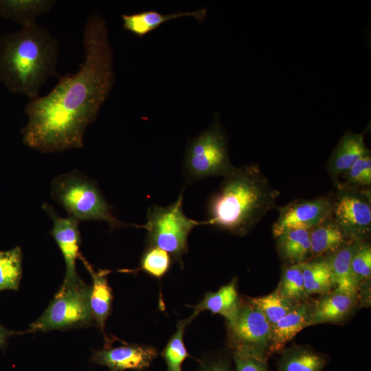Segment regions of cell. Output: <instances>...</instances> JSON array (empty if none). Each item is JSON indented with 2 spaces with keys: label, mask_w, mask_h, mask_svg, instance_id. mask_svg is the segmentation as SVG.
<instances>
[{
  "label": "cell",
  "mask_w": 371,
  "mask_h": 371,
  "mask_svg": "<svg viewBox=\"0 0 371 371\" xmlns=\"http://www.w3.org/2000/svg\"><path fill=\"white\" fill-rule=\"evenodd\" d=\"M234 168L226 135L217 119L189 141L182 164L185 185L212 177H224Z\"/></svg>",
  "instance_id": "6"
},
{
  "label": "cell",
  "mask_w": 371,
  "mask_h": 371,
  "mask_svg": "<svg viewBox=\"0 0 371 371\" xmlns=\"http://www.w3.org/2000/svg\"><path fill=\"white\" fill-rule=\"evenodd\" d=\"M172 260L166 251L156 247L146 246L139 261V269L160 279L170 270Z\"/></svg>",
  "instance_id": "29"
},
{
  "label": "cell",
  "mask_w": 371,
  "mask_h": 371,
  "mask_svg": "<svg viewBox=\"0 0 371 371\" xmlns=\"http://www.w3.org/2000/svg\"><path fill=\"white\" fill-rule=\"evenodd\" d=\"M59 45L45 27L36 23L0 38V81L13 93L30 99L56 74Z\"/></svg>",
  "instance_id": "3"
},
{
  "label": "cell",
  "mask_w": 371,
  "mask_h": 371,
  "mask_svg": "<svg viewBox=\"0 0 371 371\" xmlns=\"http://www.w3.org/2000/svg\"><path fill=\"white\" fill-rule=\"evenodd\" d=\"M348 186L352 188L368 187L371 184V156L370 153L358 159L344 175Z\"/></svg>",
  "instance_id": "31"
},
{
  "label": "cell",
  "mask_w": 371,
  "mask_h": 371,
  "mask_svg": "<svg viewBox=\"0 0 371 371\" xmlns=\"http://www.w3.org/2000/svg\"><path fill=\"white\" fill-rule=\"evenodd\" d=\"M196 371H234V368L227 356L215 354L202 358Z\"/></svg>",
  "instance_id": "32"
},
{
  "label": "cell",
  "mask_w": 371,
  "mask_h": 371,
  "mask_svg": "<svg viewBox=\"0 0 371 371\" xmlns=\"http://www.w3.org/2000/svg\"><path fill=\"white\" fill-rule=\"evenodd\" d=\"M313 303L310 326L341 323L348 318L360 300L357 295L333 289Z\"/></svg>",
  "instance_id": "13"
},
{
  "label": "cell",
  "mask_w": 371,
  "mask_h": 371,
  "mask_svg": "<svg viewBox=\"0 0 371 371\" xmlns=\"http://www.w3.org/2000/svg\"><path fill=\"white\" fill-rule=\"evenodd\" d=\"M158 350L148 345L128 344L95 352V361L113 371L147 369L157 357Z\"/></svg>",
  "instance_id": "12"
},
{
  "label": "cell",
  "mask_w": 371,
  "mask_h": 371,
  "mask_svg": "<svg viewBox=\"0 0 371 371\" xmlns=\"http://www.w3.org/2000/svg\"><path fill=\"white\" fill-rule=\"evenodd\" d=\"M355 244L356 242H351L325 258L330 270L334 289L359 296L350 267Z\"/></svg>",
  "instance_id": "22"
},
{
  "label": "cell",
  "mask_w": 371,
  "mask_h": 371,
  "mask_svg": "<svg viewBox=\"0 0 371 371\" xmlns=\"http://www.w3.org/2000/svg\"><path fill=\"white\" fill-rule=\"evenodd\" d=\"M232 355L234 371H269L267 361L239 354Z\"/></svg>",
  "instance_id": "33"
},
{
  "label": "cell",
  "mask_w": 371,
  "mask_h": 371,
  "mask_svg": "<svg viewBox=\"0 0 371 371\" xmlns=\"http://www.w3.org/2000/svg\"><path fill=\"white\" fill-rule=\"evenodd\" d=\"M91 286L80 278L63 280L62 286L43 313L30 324L28 332H47L79 327L93 320L90 304Z\"/></svg>",
  "instance_id": "7"
},
{
  "label": "cell",
  "mask_w": 371,
  "mask_h": 371,
  "mask_svg": "<svg viewBox=\"0 0 371 371\" xmlns=\"http://www.w3.org/2000/svg\"><path fill=\"white\" fill-rule=\"evenodd\" d=\"M283 297L297 301L306 300L309 297L305 290L301 264L285 265L276 289Z\"/></svg>",
  "instance_id": "28"
},
{
  "label": "cell",
  "mask_w": 371,
  "mask_h": 371,
  "mask_svg": "<svg viewBox=\"0 0 371 371\" xmlns=\"http://www.w3.org/2000/svg\"><path fill=\"white\" fill-rule=\"evenodd\" d=\"M223 178L207 201V225L244 236L276 207L280 192L256 164L234 167Z\"/></svg>",
  "instance_id": "2"
},
{
  "label": "cell",
  "mask_w": 371,
  "mask_h": 371,
  "mask_svg": "<svg viewBox=\"0 0 371 371\" xmlns=\"http://www.w3.org/2000/svg\"><path fill=\"white\" fill-rule=\"evenodd\" d=\"M249 301L262 312L271 326L300 302L283 297L277 289L266 295L251 298Z\"/></svg>",
  "instance_id": "26"
},
{
  "label": "cell",
  "mask_w": 371,
  "mask_h": 371,
  "mask_svg": "<svg viewBox=\"0 0 371 371\" xmlns=\"http://www.w3.org/2000/svg\"><path fill=\"white\" fill-rule=\"evenodd\" d=\"M85 59L73 74L60 76L44 96L30 99L22 128L23 141L41 153L61 152L84 145L87 126L93 122L113 85V53L104 19L90 15L83 32Z\"/></svg>",
  "instance_id": "1"
},
{
  "label": "cell",
  "mask_w": 371,
  "mask_h": 371,
  "mask_svg": "<svg viewBox=\"0 0 371 371\" xmlns=\"http://www.w3.org/2000/svg\"><path fill=\"white\" fill-rule=\"evenodd\" d=\"M22 276V254L17 246L0 251V291L17 290Z\"/></svg>",
  "instance_id": "25"
},
{
  "label": "cell",
  "mask_w": 371,
  "mask_h": 371,
  "mask_svg": "<svg viewBox=\"0 0 371 371\" xmlns=\"http://www.w3.org/2000/svg\"><path fill=\"white\" fill-rule=\"evenodd\" d=\"M333 207L331 195L292 201L278 208V216L272 227L273 236L276 238L290 229H311L332 217Z\"/></svg>",
  "instance_id": "10"
},
{
  "label": "cell",
  "mask_w": 371,
  "mask_h": 371,
  "mask_svg": "<svg viewBox=\"0 0 371 371\" xmlns=\"http://www.w3.org/2000/svg\"><path fill=\"white\" fill-rule=\"evenodd\" d=\"M206 14V9L177 12L166 14L150 10L131 14H123L122 19L124 30L142 38L166 21L184 16H192L201 23L205 17Z\"/></svg>",
  "instance_id": "17"
},
{
  "label": "cell",
  "mask_w": 371,
  "mask_h": 371,
  "mask_svg": "<svg viewBox=\"0 0 371 371\" xmlns=\"http://www.w3.org/2000/svg\"><path fill=\"white\" fill-rule=\"evenodd\" d=\"M43 210L51 218L53 225L52 235L64 258L66 265L65 281H72L79 278L76 271V260L80 256V233L79 221L71 216H59L49 204L42 205Z\"/></svg>",
  "instance_id": "11"
},
{
  "label": "cell",
  "mask_w": 371,
  "mask_h": 371,
  "mask_svg": "<svg viewBox=\"0 0 371 371\" xmlns=\"http://www.w3.org/2000/svg\"><path fill=\"white\" fill-rule=\"evenodd\" d=\"M313 303L307 300L299 302L293 309L271 326V354L280 352L302 330L310 326Z\"/></svg>",
  "instance_id": "14"
},
{
  "label": "cell",
  "mask_w": 371,
  "mask_h": 371,
  "mask_svg": "<svg viewBox=\"0 0 371 371\" xmlns=\"http://www.w3.org/2000/svg\"><path fill=\"white\" fill-rule=\"evenodd\" d=\"M351 242L331 217L310 229L311 259L326 257Z\"/></svg>",
  "instance_id": "19"
},
{
  "label": "cell",
  "mask_w": 371,
  "mask_h": 371,
  "mask_svg": "<svg viewBox=\"0 0 371 371\" xmlns=\"http://www.w3.org/2000/svg\"><path fill=\"white\" fill-rule=\"evenodd\" d=\"M187 319L181 320L177 325L175 333L171 336L161 352L166 364V371H183L182 364L190 357L183 341Z\"/></svg>",
  "instance_id": "27"
},
{
  "label": "cell",
  "mask_w": 371,
  "mask_h": 371,
  "mask_svg": "<svg viewBox=\"0 0 371 371\" xmlns=\"http://www.w3.org/2000/svg\"><path fill=\"white\" fill-rule=\"evenodd\" d=\"M16 333H17L3 327V326L0 325V348L4 346L8 338Z\"/></svg>",
  "instance_id": "34"
},
{
  "label": "cell",
  "mask_w": 371,
  "mask_h": 371,
  "mask_svg": "<svg viewBox=\"0 0 371 371\" xmlns=\"http://www.w3.org/2000/svg\"><path fill=\"white\" fill-rule=\"evenodd\" d=\"M92 278L89 304L93 320L104 331L106 321L112 307L113 294L107 280L108 270L95 271L82 256H79Z\"/></svg>",
  "instance_id": "16"
},
{
  "label": "cell",
  "mask_w": 371,
  "mask_h": 371,
  "mask_svg": "<svg viewBox=\"0 0 371 371\" xmlns=\"http://www.w3.org/2000/svg\"><path fill=\"white\" fill-rule=\"evenodd\" d=\"M184 187L176 201L167 206L153 205L148 207L146 223V246L156 247L168 252L173 260L182 264L188 250V238L195 227L207 225L188 217L183 211Z\"/></svg>",
  "instance_id": "5"
},
{
  "label": "cell",
  "mask_w": 371,
  "mask_h": 371,
  "mask_svg": "<svg viewBox=\"0 0 371 371\" xmlns=\"http://www.w3.org/2000/svg\"><path fill=\"white\" fill-rule=\"evenodd\" d=\"M278 363V371H323L326 357L315 350L302 346L284 348Z\"/></svg>",
  "instance_id": "21"
},
{
  "label": "cell",
  "mask_w": 371,
  "mask_h": 371,
  "mask_svg": "<svg viewBox=\"0 0 371 371\" xmlns=\"http://www.w3.org/2000/svg\"><path fill=\"white\" fill-rule=\"evenodd\" d=\"M304 287L308 296L320 295L334 289L328 261L325 257L313 258L301 263Z\"/></svg>",
  "instance_id": "24"
},
{
  "label": "cell",
  "mask_w": 371,
  "mask_h": 371,
  "mask_svg": "<svg viewBox=\"0 0 371 371\" xmlns=\"http://www.w3.org/2000/svg\"><path fill=\"white\" fill-rule=\"evenodd\" d=\"M236 284V280L233 279L216 291L207 292L202 300L193 306L192 314L186 319L188 324L205 311L221 315L225 319L229 317L237 309L240 302Z\"/></svg>",
  "instance_id": "18"
},
{
  "label": "cell",
  "mask_w": 371,
  "mask_h": 371,
  "mask_svg": "<svg viewBox=\"0 0 371 371\" xmlns=\"http://www.w3.org/2000/svg\"><path fill=\"white\" fill-rule=\"evenodd\" d=\"M276 249L286 265H297L311 259L310 229H290L276 236Z\"/></svg>",
  "instance_id": "20"
},
{
  "label": "cell",
  "mask_w": 371,
  "mask_h": 371,
  "mask_svg": "<svg viewBox=\"0 0 371 371\" xmlns=\"http://www.w3.org/2000/svg\"><path fill=\"white\" fill-rule=\"evenodd\" d=\"M52 199L69 215L80 221H102L111 229L124 227L142 228V225L124 223L115 216L98 185L79 172L60 175L52 183Z\"/></svg>",
  "instance_id": "4"
},
{
  "label": "cell",
  "mask_w": 371,
  "mask_h": 371,
  "mask_svg": "<svg viewBox=\"0 0 371 371\" xmlns=\"http://www.w3.org/2000/svg\"><path fill=\"white\" fill-rule=\"evenodd\" d=\"M225 320L227 343L232 354L267 361L271 355V326L258 308L249 301H240Z\"/></svg>",
  "instance_id": "8"
},
{
  "label": "cell",
  "mask_w": 371,
  "mask_h": 371,
  "mask_svg": "<svg viewBox=\"0 0 371 371\" xmlns=\"http://www.w3.org/2000/svg\"><path fill=\"white\" fill-rule=\"evenodd\" d=\"M112 371H113V370H112Z\"/></svg>",
  "instance_id": "35"
},
{
  "label": "cell",
  "mask_w": 371,
  "mask_h": 371,
  "mask_svg": "<svg viewBox=\"0 0 371 371\" xmlns=\"http://www.w3.org/2000/svg\"><path fill=\"white\" fill-rule=\"evenodd\" d=\"M370 191L346 186L333 196L332 218L352 242H364L370 236Z\"/></svg>",
  "instance_id": "9"
},
{
  "label": "cell",
  "mask_w": 371,
  "mask_h": 371,
  "mask_svg": "<svg viewBox=\"0 0 371 371\" xmlns=\"http://www.w3.org/2000/svg\"><path fill=\"white\" fill-rule=\"evenodd\" d=\"M370 153L364 143L363 133L346 131L334 148L327 167L332 181L338 187V179L361 157Z\"/></svg>",
  "instance_id": "15"
},
{
  "label": "cell",
  "mask_w": 371,
  "mask_h": 371,
  "mask_svg": "<svg viewBox=\"0 0 371 371\" xmlns=\"http://www.w3.org/2000/svg\"><path fill=\"white\" fill-rule=\"evenodd\" d=\"M56 3L53 0H0V17L20 23L22 27L49 12Z\"/></svg>",
  "instance_id": "23"
},
{
  "label": "cell",
  "mask_w": 371,
  "mask_h": 371,
  "mask_svg": "<svg viewBox=\"0 0 371 371\" xmlns=\"http://www.w3.org/2000/svg\"><path fill=\"white\" fill-rule=\"evenodd\" d=\"M350 267L353 280L359 291L371 277V247L366 242H356L352 254Z\"/></svg>",
  "instance_id": "30"
}]
</instances>
